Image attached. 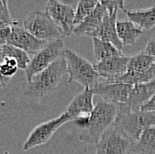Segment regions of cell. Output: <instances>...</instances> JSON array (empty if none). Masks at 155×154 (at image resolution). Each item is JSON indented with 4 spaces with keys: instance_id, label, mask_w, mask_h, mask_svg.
Here are the masks:
<instances>
[{
    "instance_id": "5",
    "label": "cell",
    "mask_w": 155,
    "mask_h": 154,
    "mask_svg": "<svg viewBox=\"0 0 155 154\" xmlns=\"http://www.w3.org/2000/svg\"><path fill=\"white\" fill-rule=\"evenodd\" d=\"M24 29L37 38L51 42L63 38L62 32L53 21L47 12L38 10L32 11L23 21Z\"/></svg>"
},
{
    "instance_id": "6",
    "label": "cell",
    "mask_w": 155,
    "mask_h": 154,
    "mask_svg": "<svg viewBox=\"0 0 155 154\" xmlns=\"http://www.w3.org/2000/svg\"><path fill=\"white\" fill-rule=\"evenodd\" d=\"M64 41L62 38L48 42L31 59L25 70L28 82L38 73L49 67L55 60L63 55Z\"/></svg>"
},
{
    "instance_id": "19",
    "label": "cell",
    "mask_w": 155,
    "mask_h": 154,
    "mask_svg": "<svg viewBox=\"0 0 155 154\" xmlns=\"http://www.w3.org/2000/svg\"><path fill=\"white\" fill-rule=\"evenodd\" d=\"M129 153L155 154V126L144 130L132 145Z\"/></svg>"
},
{
    "instance_id": "21",
    "label": "cell",
    "mask_w": 155,
    "mask_h": 154,
    "mask_svg": "<svg viewBox=\"0 0 155 154\" xmlns=\"http://www.w3.org/2000/svg\"><path fill=\"white\" fill-rule=\"evenodd\" d=\"M154 63V58L148 55L143 51L134 56H130L127 70H132V71H137V72H144L148 70Z\"/></svg>"
},
{
    "instance_id": "18",
    "label": "cell",
    "mask_w": 155,
    "mask_h": 154,
    "mask_svg": "<svg viewBox=\"0 0 155 154\" xmlns=\"http://www.w3.org/2000/svg\"><path fill=\"white\" fill-rule=\"evenodd\" d=\"M128 20L134 24H137L138 28L150 30L155 26V6L144 10H124Z\"/></svg>"
},
{
    "instance_id": "12",
    "label": "cell",
    "mask_w": 155,
    "mask_h": 154,
    "mask_svg": "<svg viewBox=\"0 0 155 154\" xmlns=\"http://www.w3.org/2000/svg\"><path fill=\"white\" fill-rule=\"evenodd\" d=\"M155 93V80L141 83L133 86L127 101L125 103L117 105L120 112H131L140 110Z\"/></svg>"
},
{
    "instance_id": "24",
    "label": "cell",
    "mask_w": 155,
    "mask_h": 154,
    "mask_svg": "<svg viewBox=\"0 0 155 154\" xmlns=\"http://www.w3.org/2000/svg\"><path fill=\"white\" fill-rule=\"evenodd\" d=\"M18 67H15V66H12L6 62H2L0 63V71L2 73V75L4 77H7V78H10L13 77L14 75H15L17 70H18Z\"/></svg>"
},
{
    "instance_id": "9",
    "label": "cell",
    "mask_w": 155,
    "mask_h": 154,
    "mask_svg": "<svg viewBox=\"0 0 155 154\" xmlns=\"http://www.w3.org/2000/svg\"><path fill=\"white\" fill-rule=\"evenodd\" d=\"M48 42L40 40L31 35L29 31L24 29L22 23L20 21H15L11 26V35L7 42L10 46H15L27 54L35 55Z\"/></svg>"
},
{
    "instance_id": "16",
    "label": "cell",
    "mask_w": 155,
    "mask_h": 154,
    "mask_svg": "<svg viewBox=\"0 0 155 154\" xmlns=\"http://www.w3.org/2000/svg\"><path fill=\"white\" fill-rule=\"evenodd\" d=\"M108 13L105 9V7L98 2L94 11L87 16L80 24L77 25L74 28L73 33H75L77 36H81L83 34H87L90 32L94 31L102 23L104 17Z\"/></svg>"
},
{
    "instance_id": "7",
    "label": "cell",
    "mask_w": 155,
    "mask_h": 154,
    "mask_svg": "<svg viewBox=\"0 0 155 154\" xmlns=\"http://www.w3.org/2000/svg\"><path fill=\"white\" fill-rule=\"evenodd\" d=\"M46 12L61 30L63 37H69L73 33L75 10L71 5L62 4L57 0H50L47 2Z\"/></svg>"
},
{
    "instance_id": "23",
    "label": "cell",
    "mask_w": 155,
    "mask_h": 154,
    "mask_svg": "<svg viewBox=\"0 0 155 154\" xmlns=\"http://www.w3.org/2000/svg\"><path fill=\"white\" fill-rule=\"evenodd\" d=\"M100 3L105 7L110 16L118 14L119 9L125 10V2L123 0H113V1H100Z\"/></svg>"
},
{
    "instance_id": "15",
    "label": "cell",
    "mask_w": 155,
    "mask_h": 154,
    "mask_svg": "<svg viewBox=\"0 0 155 154\" xmlns=\"http://www.w3.org/2000/svg\"><path fill=\"white\" fill-rule=\"evenodd\" d=\"M116 22H117V14L113 15H109L108 14L104 17L100 26L93 32L87 33V36L95 38L104 41L111 43L118 50L122 52L123 44L120 40L117 31H116Z\"/></svg>"
},
{
    "instance_id": "30",
    "label": "cell",
    "mask_w": 155,
    "mask_h": 154,
    "mask_svg": "<svg viewBox=\"0 0 155 154\" xmlns=\"http://www.w3.org/2000/svg\"><path fill=\"white\" fill-rule=\"evenodd\" d=\"M9 81H10V78H7V77H4V76L2 75L1 71H0V85H1L2 87H5V86H7V84L9 83Z\"/></svg>"
},
{
    "instance_id": "8",
    "label": "cell",
    "mask_w": 155,
    "mask_h": 154,
    "mask_svg": "<svg viewBox=\"0 0 155 154\" xmlns=\"http://www.w3.org/2000/svg\"><path fill=\"white\" fill-rule=\"evenodd\" d=\"M132 145L129 139L111 126L96 143L95 154H127Z\"/></svg>"
},
{
    "instance_id": "4",
    "label": "cell",
    "mask_w": 155,
    "mask_h": 154,
    "mask_svg": "<svg viewBox=\"0 0 155 154\" xmlns=\"http://www.w3.org/2000/svg\"><path fill=\"white\" fill-rule=\"evenodd\" d=\"M63 56L67 65L69 82H78L85 88H92L99 81V74L92 63L71 49H64Z\"/></svg>"
},
{
    "instance_id": "25",
    "label": "cell",
    "mask_w": 155,
    "mask_h": 154,
    "mask_svg": "<svg viewBox=\"0 0 155 154\" xmlns=\"http://www.w3.org/2000/svg\"><path fill=\"white\" fill-rule=\"evenodd\" d=\"M15 21L12 19L9 9L0 14V29L5 27H11Z\"/></svg>"
},
{
    "instance_id": "17",
    "label": "cell",
    "mask_w": 155,
    "mask_h": 154,
    "mask_svg": "<svg viewBox=\"0 0 155 154\" xmlns=\"http://www.w3.org/2000/svg\"><path fill=\"white\" fill-rule=\"evenodd\" d=\"M116 31L120 40L126 45H134L143 34V31L130 20H117Z\"/></svg>"
},
{
    "instance_id": "20",
    "label": "cell",
    "mask_w": 155,
    "mask_h": 154,
    "mask_svg": "<svg viewBox=\"0 0 155 154\" xmlns=\"http://www.w3.org/2000/svg\"><path fill=\"white\" fill-rule=\"evenodd\" d=\"M94 54L98 62L106 61L109 59L122 56L123 53L118 50L111 43L93 38Z\"/></svg>"
},
{
    "instance_id": "26",
    "label": "cell",
    "mask_w": 155,
    "mask_h": 154,
    "mask_svg": "<svg viewBox=\"0 0 155 154\" xmlns=\"http://www.w3.org/2000/svg\"><path fill=\"white\" fill-rule=\"evenodd\" d=\"M11 35V27H5L0 29V48L5 46Z\"/></svg>"
},
{
    "instance_id": "11",
    "label": "cell",
    "mask_w": 155,
    "mask_h": 154,
    "mask_svg": "<svg viewBox=\"0 0 155 154\" xmlns=\"http://www.w3.org/2000/svg\"><path fill=\"white\" fill-rule=\"evenodd\" d=\"M133 86L113 82L110 83L106 81H98L91 88L94 94L100 95L102 100L114 103L116 105L125 103L127 101L128 95Z\"/></svg>"
},
{
    "instance_id": "3",
    "label": "cell",
    "mask_w": 155,
    "mask_h": 154,
    "mask_svg": "<svg viewBox=\"0 0 155 154\" xmlns=\"http://www.w3.org/2000/svg\"><path fill=\"white\" fill-rule=\"evenodd\" d=\"M153 126H155V111H118L113 124V127L129 139L133 144L144 130Z\"/></svg>"
},
{
    "instance_id": "27",
    "label": "cell",
    "mask_w": 155,
    "mask_h": 154,
    "mask_svg": "<svg viewBox=\"0 0 155 154\" xmlns=\"http://www.w3.org/2000/svg\"><path fill=\"white\" fill-rule=\"evenodd\" d=\"M143 52L155 59V38H152L151 40H149Z\"/></svg>"
},
{
    "instance_id": "1",
    "label": "cell",
    "mask_w": 155,
    "mask_h": 154,
    "mask_svg": "<svg viewBox=\"0 0 155 154\" xmlns=\"http://www.w3.org/2000/svg\"><path fill=\"white\" fill-rule=\"evenodd\" d=\"M118 113L116 104L99 101L94 107L92 112L87 118H81L75 121H83L78 125H82L84 129L79 134L78 138L82 142L88 143H97L102 136L113 126Z\"/></svg>"
},
{
    "instance_id": "13",
    "label": "cell",
    "mask_w": 155,
    "mask_h": 154,
    "mask_svg": "<svg viewBox=\"0 0 155 154\" xmlns=\"http://www.w3.org/2000/svg\"><path fill=\"white\" fill-rule=\"evenodd\" d=\"M94 93L91 88H85L78 93L66 108L65 113L71 120H77L81 118H87L94 109Z\"/></svg>"
},
{
    "instance_id": "31",
    "label": "cell",
    "mask_w": 155,
    "mask_h": 154,
    "mask_svg": "<svg viewBox=\"0 0 155 154\" xmlns=\"http://www.w3.org/2000/svg\"><path fill=\"white\" fill-rule=\"evenodd\" d=\"M1 87H2V86H1V85H0V88H1Z\"/></svg>"
},
{
    "instance_id": "10",
    "label": "cell",
    "mask_w": 155,
    "mask_h": 154,
    "mask_svg": "<svg viewBox=\"0 0 155 154\" xmlns=\"http://www.w3.org/2000/svg\"><path fill=\"white\" fill-rule=\"evenodd\" d=\"M69 121H71V120L65 113H62L58 118L40 124L33 129L28 139L24 143L22 149L24 151H28L35 146L46 143L60 126Z\"/></svg>"
},
{
    "instance_id": "29",
    "label": "cell",
    "mask_w": 155,
    "mask_h": 154,
    "mask_svg": "<svg viewBox=\"0 0 155 154\" xmlns=\"http://www.w3.org/2000/svg\"><path fill=\"white\" fill-rule=\"evenodd\" d=\"M8 10V5L7 1L5 0H0V14Z\"/></svg>"
},
{
    "instance_id": "22",
    "label": "cell",
    "mask_w": 155,
    "mask_h": 154,
    "mask_svg": "<svg viewBox=\"0 0 155 154\" xmlns=\"http://www.w3.org/2000/svg\"><path fill=\"white\" fill-rule=\"evenodd\" d=\"M99 1L97 0H80L78 1L74 15V26L80 24L87 16L89 15Z\"/></svg>"
},
{
    "instance_id": "28",
    "label": "cell",
    "mask_w": 155,
    "mask_h": 154,
    "mask_svg": "<svg viewBox=\"0 0 155 154\" xmlns=\"http://www.w3.org/2000/svg\"><path fill=\"white\" fill-rule=\"evenodd\" d=\"M140 110H142V111H155V93L146 103H144L141 107Z\"/></svg>"
},
{
    "instance_id": "2",
    "label": "cell",
    "mask_w": 155,
    "mask_h": 154,
    "mask_svg": "<svg viewBox=\"0 0 155 154\" xmlns=\"http://www.w3.org/2000/svg\"><path fill=\"white\" fill-rule=\"evenodd\" d=\"M67 73V65L62 55L49 67L38 73L27 84L24 94L30 97L42 98L53 93Z\"/></svg>"
},
{
    "instance_id": "14",
    "label": "cell",
    "mask_w": 155,
    "mask_h": 154,
    "mask_svg": "<svg viewBox=\"0 0 155 154\" xmlns=\"http://www.w3.org/2000/svg\"><path fill=\"white\" fill-rule=\"evenodd\" d=\"M130 56H119L103 62H97L93 64L94 69L100 77L106 80H111L120 77L127 71Z\"/></svg>"
}]
</instances>
